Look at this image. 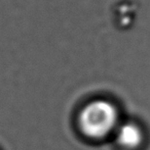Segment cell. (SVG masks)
Instances as JSON below:
<instances>
[{"label":"cell","instance_id":"cell-2","mask_svg":"<svg viewBox=\"0 0 150 150\" xmlns=\"http://www.w3.org/2000/svg\"><path fill=\"white\" fill-rule=\"evenodd\" d=\"M116 139L122 147L136 148L142 143L143 133L138 125L128 122L118 127L116 132Z\"/></svg>","mask_w":150,"mask_h":150},{"label":"cell","instance_id":"cell-1","mask_svg":"<svg viewBox=\"0 0 150 150\" xmlns=\"http://www.w3.org/2000/svg\"><path fill=\"white\" fill-rule=\"evenodd\" d=\"M118 111L107 99L98 98L88 102L81 109L79 122L84 134L93 138L104 137L116 126Z\"/></svg>","mask_w":150,"mask_h":150}]
</instances>
